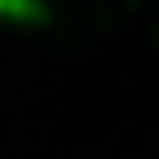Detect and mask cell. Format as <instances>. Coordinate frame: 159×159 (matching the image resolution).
Wrapping results in <instances>:
<instances>
[{
	"label": "cell",
	"mask_w": 159,
	"mask_h": 159,
	"mask_svg": "<svg viewBox=\"0 0 159 159\" xmlns=\"http://www.w3.org/2000/svg\"><path fill=\"white\" fill-rule=\"evenodd\" d=\"M43 15V0H0V20L5 24H29Z\"/></svg>",
	"instance_id": "6da1fadb"
}]
</instances>
